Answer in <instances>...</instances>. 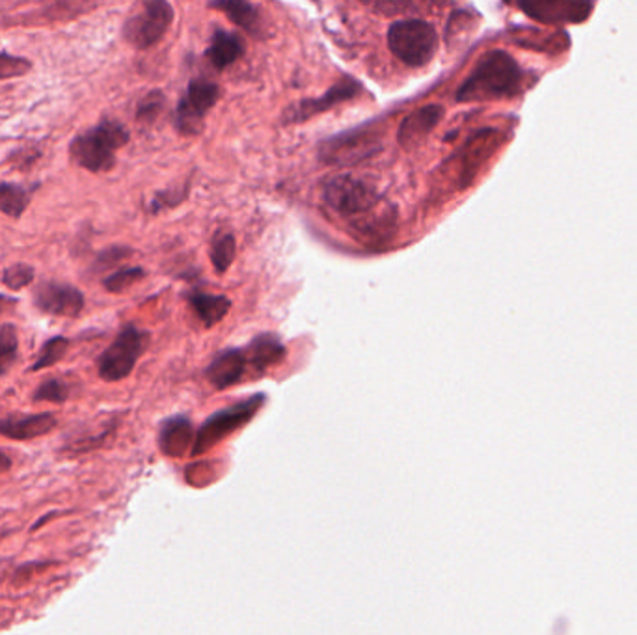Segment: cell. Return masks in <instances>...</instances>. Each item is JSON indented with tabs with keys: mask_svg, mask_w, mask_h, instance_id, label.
<instances>
[{
	"mask_svg": "<svg viewBox=\"0 0 637 635\" xmlns=\"http://www.w3.org/2000/svg\"><path fill=\"white\" fill-rule=\"evenodd\" d=\"M524 72L505 51H490L457 89V102L481 103L511 99L522 94Z\"/></svg>",
	"mask_w": 637,
	"mask_h": 635,
	"instance_id": "1",
	"label": "cell"
},
{
	"mask_svg": "<svg viewBox=\"0 0 637 635\" xmlns=\"http://www.w3.org/2000/svg\"><path fill=\"white\" fill-rule=\"evenodd\" d=\"M129 138L122 121L106 116L71 140L70 159L88 172H108L116 165V151L127 146Z\"/></svg>",
	"mask_w": 637,
	"mask_h": 635,
	"instance_id": "2",
	"label": "cell"
},
{
	"mask_svg": "<svg viewBox=\"0 0 637 635\" xmlns=\"http://www.w3.org/2000/svg\"><path fill=\"white\" fill-rule=\"evenodd\" d=\"M325 202L334 213L351 220L353 230L384 205L377 190L364 179L354 176H337L328 181L325 187Z\"/></svg>",
	"mask_w": 637,
	"mask_h": 635,
	"instance_id": "3",
	"label": "cell"
},
{
	"mask_svg": "<svg viewBox=\"0 0 637 635\" xmlns=\"http://www.w3.org/2000/svg\"><path fill=\"white\" fill-rule=\"evenodd\" d=\"M388 45L389 51L407 66L424 67L437 54V30L421 19H401L389 27Z\"/></svg>",
	"mask_w": 637,
	"mask_h": 635,
	"instance_id": "4",
	"label": "cell"
},
{
	"mask_svg": "<svg viewBox=\"0 0 637 635\" xmlns=\"http://www.w3.org/2000/svg\"><path fill=\"white\" fill-rule=\"evenodd\" d=\"M174 23V8L168 0H138L124 24V40L135 49L154 47Z\"/></svg>",
	"mask_w": 637,
	"mask_h": 635,
	"instance_id": "5",
	"label": "cell"
},
{
	"mask_svg": "<svg viewBox=\"0 0 637 635\" xmlns=\"http://www.w3.org/2000/svg\"><path fill=\"white\" fill-rule=\"evenodd\" d=\"M149 343V334L135 325H125L113 343L97 360V373L105 382L127 379Z\"/></svg>",
	"mask_w": 637,
	"mask_h": 635,
	"instance_id": "6",
	"label": "cell"
},
{
	"mask_svg": "<svg viewBox=\"0 0 637 635\" xmlns=\"http://www.w3.org/2000/svg\"><path fill=\"white\" fill-rule=\"evenodd\" d=\"M261 403H263V398H261V395H254L250 401L236 404V406L222 410L219 414L209 417V420L203 423V427L200 428L198 436H196L192 453H195V455L206 453L207 449H211L215 444L222 442L228 434L233 433L237 428L242 427L244 423L250 422V420L254 417L255 412H258V409H260Z\"/></svg>",
	"mask_w": 637,
	"mask_h": 635,
	"instance_id": "7",
	"label": "cell"
},
{
	"mask_svg": "<svg viewBox=\"0 0 637 635\" xmlns=\"http://www.w3.org/2000/svg\"><path fill=\"white\" fill-rule=\"evenodd\" d=\"M508 4L543 24L584 23L593 12V0H508Z\"/></svg>",
	"mask_w": 637,
	"mask_h": 635,
	"instance_id": "8",
	"label": "cell"
},
{
	"mask_svg": "<svg viewBox=\"0 0 637 635\" xmlns=\"http://www.w3.org/2000/svg\"><path fill=\"white\" fill-rule=\"evenodd\" d=\"M220 88L211 81H192L177 105V129L184 135H195L200 131L201 119L219 102Z\"/></svg>",
	"mask_w": 637,
	"mask_h": 635,
	"instance_id": "9",
	"label": "cell"
},
{
	"mask_svg": "<svg viewBox=\"0 0 637 635\" xmlns=\"http://www.w3.org/2000/svg\"><path fill=\"white\" fill-rule=\"evenodd\" d=\"M378 151V138L367 129L331 138L321 146V159L328 165H353L366 161Z\"/></svg>",
	"mask_w": 637,
	"mask_h": 635,
	"instance_id": "10",
	"label": "cell"
},
{
	"mask_svg": "<svg viewBox=\"0 0 637 635\" xmlns=\"http://www.w3.org/2000/svg\"><path fill=\"white\" fill-rule=\"evenodd\" d=\"M35 308L43 311V314L54 315V317H79L83 314L84 298L83 292L71 284H62V282H42L34 289Z\"/></svg>",
	"mask_w": 637,
	"mask_h": 635,
	"instance_id": "11",
	"label": "cell"
},
{
	"mask_svg": "<svg viewBox=\"0 0 637 635\" xmlns=\"http://www.w3.org/2000/svg\"><path fill=\"white\" fill-rule=\"evenodd\" d=\"M362 94V84L354 78L345 77L340 83L334 84L331 89H326L325 95L321 97H313V99H302L296 105H291L283 119L288 124H299V121H306V119L317 116V114L326 113L331 108L342 105V103L353 102L354 97Z\"/></svg>",
	"mask_w": 637,
	"mask_h": 635,
	"instance_id": "12",
	"label": "cell"
},
{
	"mask_svg": "<svg viewBox=\"0 0 637 635\" xmlns=\"http://www.w3.org/2000/svg\"><path fill=\"white\" fill-rule=\"evenodd\" d=\"M443 114L446 110L442 105H427L403 119L397 131V140L401 144V148L413 149L424 142L425 138L429 137L442 121Z\"/></svg>",
	"mask_w": 637,
	"mask_h": 635,
	"instance_id": "13",
	"label": "cell"
},
{
	"mask_svg": "<svg viewBox=\"0 0 637 635\" xmlns=\"http://www.w3.org/2000/svg\"><path fill=\"white\" fill-rule=\"evenodd\" d=\"M56 425H59V420L49 412L32 414V416L4 417L0 420V436L15 440V442H27V440L40 438V436L53 433Z\"/></svg>",
	"mask_w": 637,
	"mask_h": 635,
	"instance_id": "14",
	"label": "cell"
},
{
	"mask_svg": "<svg viewBox=\"0 0 637 635\" xmlns=\"http://www.w3.org/2000/svg\"><path fill=\"white\" fill-rule=\"evenodd\" d=\"M244 362L247 357L239 351H226L220 357L212 360L211 366L207 369V377L211 380L215 388H228L241 380L244 373Z\"/></svg>",
	"mask_w": 637,
	"mask_h": 635,
	"instance_id": "15",
	"label": "cell"
},
{
	"mask_svg": "<svg viewBox=\"0 0 637 635\" xmlns=\"http://www.w3.org/2000/svg\"><path fill=\"white\" fill-rule=\"evenodd\" d=\"M244 53L241 36L226 30H217L212 34L211 45L207 49V59L215 70H224Z\"/></svg>",
	"mask_w": 637,
	"mask_h": 635,
	"instance_id": "16",
	"label": "cell"
},
{
	"mask_svg": "<svg viewBox=\"0 0 637 635\" xmlns=\"http://www.w3.org/2000/svg\"><path fill=\"white\" fill-rule=\"evenodd\" d=\"M209 7L224 13L239 29L247 30L250 34H260V12L250 0H211Z\"/></svg>",
	"mask_w": 637,
	"mask_h": 635,
	"instance_id": "17",
	"label": "cell"
},
{
	"mask_svg": "<svg viewBox=\"0 0 637 635\" xmlns=\"http://www.w3.org/2000/svg\"><path fill=\"white\" fill-rule=\"evenodd\" d=\"M192 442V427L185 417H174L160 431V449L170 457H181Z\"/></svg>",
	"mask_w": 637,
	"mask_h": 635,
	"instance_id": "18",
	"label": "cell"
},
{
	"mask_svg": "<svg viewBox=\"0 0 637 635\" xmlns=\"http://www.w3.org/2000/svg\"><path fill=\"white\" fill-rule=\"evenodd\" d=\"M32 192L23 184L0 183V213L10 219H21L29 209Z\"/></svg>",
	"mask_w": 637,
	"mask_h": 635,
	"instance_id": "19",
	"label": "cell"
},
{
	"mask_svg": "<svg viewBox=\"0 0 637 635\" xmlns=\"http://www.w3.org/2000/svg\"><path fill=\"white\" fill-rule=\"evenodd\" d=\"M192 306H195L196 314L200 315L201 321L206 322L207 327H211V325L219 322L228 314L230 300L226 297L196 293L195 297H192Z\"/></svg>",
	"mask_w": 637,
	"mask_h": 635,
	"instance_id": "20",
	"label": "cell"
},
{
	"mask_svg": "<svg viewBox=\"0 0 637 635\" xmlns=\"http://www.w3.org/2000/svg\"><path fill=\"white\" fill-rule=\"evenodd\" d=\"M70 347L71 339L65 338V336H53V338H49L48 341L43 343L40 357L32 363V368L29 369L30 373H38V371H43V369L53 368L54 363L64 360L65 354L70 351Z\"/></svg>",
	"mask_w": 637,
	"mask_h": 635,
	"instance_id": "21",
	"label": "cell"
},
{
	"mask_svg": "<svg viewBox=\"0 0 637 635\" xmlns=\"http://www.w3.org/2000/svg\"><path fill=\"white\" fill-rule=\"evenodd\" d=\"M19 358L18 328L12 322L0 325V377L10 373Z\"/></svg>",
	"mask_w": 637,
	"mask_h": 635,
	"instance_id": "22",
	"label": "cell"
},
{
	"mask_svg": "<svg viewBox=\"0 0 637 635\" xmlns=\"http://www.w3.org/2000/svg\"><path fill=\"white\" fill-rule=\"evenodd\" d=\"M282 357V345L278 343V339L271 338V336L255 339L252 349H250V360L261 371L272 366V363H276Z\"/></svg>",
	"mask_w": 637,
	"mask_h": 635,
	"instance_id": "23",
	"label": "cell"
},
{
	"mask_svg": "<svg viewBox=\"0 0 637 635\" xmlns=\"http://www.w3.org/2000/svg\"><path fill=\"white\" fill-rule=\"evenodd\" d=\"M71 387L67 382L62 379H48L42 382L40 387L35 388L34 395H32V401L34 403H40V401H45V403L62 404L70 399Z\"/></svg>",
	"mask_w": 637,
	"mask_h": 635,
	"instance_id": "24",
	"label": "cell"
},
{
	"mask_svg": "<svg viewBox=\"0 0 637 635\" xmlns=\"http://www.w3.org/2000/svg\"><path fill=\"white\" fill-rule=\"evenodd\" d=\"M237 244L236 237L231 233H224L212 241L211 260L212 265L219 273H224L236 260Z\"/></svg>",
	"mask_w": 637,
	"mask_h": 635,
	"instance_id": "25",
	"label": "cell"
},
{
	"mask_svg": "<svg viewBox=\"0 0 637 635\" xmlns=\"http://www.w3.org/2000/svg\"><path fill=\"white\" fill-rule=\"evenodd\" d=\"M34 267L29 265V263H15V265L4 268V273H2V284L7 285L8 289H12V292L24 289L27 285L34 282Z\"/></svg>",
	"mask_w": 637,
	"mask_h": 635,
	"instance_id": "26",
	"label": "cell"
},
{
	"mask_svg": "<svg viewBox=\"0 0 637 635\" xmlns=\"http://www.w3.org/2000/svg\"><path fill=\"white\" fill-rule=\"evenodd\" d=\"M165 108V95L160 94L159 89L149 92L146 97H142L138 107H136V119L142 124H154L155 119L159 118V114Z\"/></svg>",
	"mask_w": 637,
	"mask_h": 635,
	"instance_id": "27",
	"label": "cell"
},
{
	"mask_svg": "<svg viewBox=\"0 0 637 635\" xmlns=\"http://www.w3.org/2000/svg\"><path fill=\"white\" fill-rule=\"evenodd\" d=\"M144 268L140 267H130V268H122L118 273L111 274L108 278H105L103 282V287H105L106 292L111 293H124L125 289H129L130 285H135L136 282H140L144 278Z\"/></svg>",
	"mask_w": 637,
	"mask_h": 635,
	"instance_id": "28",
	"label": "cell"
},
{
	"mask_svg": "<svg viewBox=\"0 0 637 635\" xmlns=\"http://www.w3.org/2000/svg\"><path fill=\"white\" fill-rule=\"evenodd\" d=\"M30 70H32V62L29 59L15 56L7 51L0 53V81L23 77Z\"/></svg>",
	"mask_w": 637,
	"mask_h": 635,
	"instance_id": "29",
	"label": "cell"
},
{
	"mask_svg": "<svg viewBox=\"0 0 637 635\" xmlns=\"http://www.w3.org/2000/svg\"><path fill=\"white\" fill-rule=\"evenodd\" d=\"M130 256V250L124 248V246H113V248L105 250L101 252L97 260H95V268H108L113 267L114 263L122 262L125 257Z\"/></svg>",
	"mask_w": 637,
	"mask_h": 635,
	"instance_id": "30",
	"label": "cell"
},
{
	"mask_svg": "<svg viewBox=\"0 0 637 635\" xmlns=\"http://www.w3.org/2000/svg\"><path fill=\"white\" fill-rule=\"evenodd\" d=\"M367 2H373L377 10L384 13H397L401 12L403 8H405V2L407 0H367Z\"/></svg>",
	"mask_w": 637,
	"mask_h": 635,
	"instance_id": "31",
	"label": "cell"
},
{
	"mask_svg": "<svg viewBox=\"0 0 637 635\" xmlns=\"http://www.w3.org/2000/svg\"><path fill=\"white\" fill-rule=\"evenodd\" d=\"M12 466V458L7 457L4 453L0 452V468L8 469Z\"/></svg>",
	"mask_w": 637,
	"mask_h": 635,
	"instance_id": "32",
	"label": "cell"
},
{
	"mask_svg": "<svg viewBox=\"0 0 637 635\" xmlns=\"http://www.w3.org/2000/svg\"><path fill=\"white\" fill-rule=\"evenodd\" d=\"M4 300H7V298L0 297V311H2V304H4Z\"/></svg>",
	"mask_w": 637,
	"mask_h": 635,
	"instance_id": "33",
	"label": "cell"
},
{
	"mask_svg": "<svg viewBox=\"0 0 637 635\" xmlns=\"http://www.w3.org/2000/svg\"><path fill=\"white\" fill-rule=\"evenodd\" d=\"M0 472H4V469L0 468Z\"/></svg>",
	"mask_w": 637,
	"mask_h": 635,
	"instance_id": "34",
	"label": "cell"
}]
</instances>
